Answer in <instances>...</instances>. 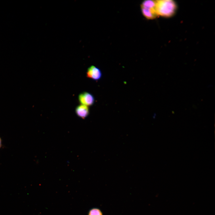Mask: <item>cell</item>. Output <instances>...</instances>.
<instances>
[{
	"mask_svg": "<svg viewBox=\"0 0 215 215\" xmlns=\"http://www.w3.org/2000/svg\"><path fill=\"white\" fill-rule=\"evenodd\" d=\"M1 140L0 138V148H1Z\"/></svg>",
	"mask_w": 215,
	"mask_h": 215,
	"instance_id": "obj_7",
	"label": "cell"
},
{
	"mask_svg": "<svg viewBox=\"0 0 215 215\" xmlns=\"http://www.w3.org/2000/svg\"><path fill=\"white\" fill-rule=\"evenodd\" d=\"M102 76L100 70L98 67L92 65L87 69L86 72L87 77L94 80L99 79Z\"/></svg>",
	"mask_w": 215,
	"mask_h": 215,
	"instance_id": "obj_4",
	"label": "cell"
},
{
	"mask_svg": "<svg viewBox=\"0 0 215 215\" xmlns=\"http://www.w3.org/2000/svg\"><path fill=\"white\" fill-rule=\"evenodd\" d=\"M177 7L176 3L173 0H156L155 8L158 16L171 17L176 12Z\"/></svg>",
	"mask_w": 215,
	"mask_h": 215,
	"instance_id": "obj_1",
	"label": "cell"
},
{
	"mask_svg": "<svg viewBox=\"0 0 215 215\" xmlns=\"http://www.w3.org/2000/svg\"><path fill=\"white\" fill-rule=\"evenodd\" d=\"M156 0H145L141 4L142 13L148 19H153L158 16L155 9Z\"/></svg>",
	"mask_w": 215,
	"mask_h": 215,
	"instance_id": "obj_2",
	"label": "cell"
},
{
	"mask_svg": "<svg viewBox=\"0 0 215 215\" xmlns=\"http://www.w3.org/2000/svg\"><path fill=\"white\" fill-rule=\"evenodd\" d=\"M75 112L79 117L84 119L87 117L89 113V109L88 106L80 104L76 108Z\"/></svg>",
	"mask_w": 215,
	"mask_h": 215,
	"instance_id": "obj_5",
	"label": "cell"
},
{
	"mask_svg": "<svg viewBox=\"0 0 215 215\" xmlns=\"http://www.w3.org/2000/svg\"><path fill=\"white\" fill-rule=\"evenodd\" d=\"M88 215H103L101 211L98 208H93L89 211Z\"/></svg>",
	"mask_w": 215,
	"mask_h": 215,
	"instance_id": "obj_6",
	"label": "cell"
},
{
	"mask_svg": "<svg viewBox=\"0 0 215 215\" xmlns=\"http://www.w3.org/2000/svg\"><path fill=\"white\" fill-rule=\"evenodd\" d=\"M78 100L81 104L87 106L92 105L95 102L93 96L91 93L87 92L80 93L78 96Z\"/></svg>",
	"mask_w": 215,
	"mask_h": 215,
	"instance_id": "obj_3",
	"label": "cell"
}]
</instances>
